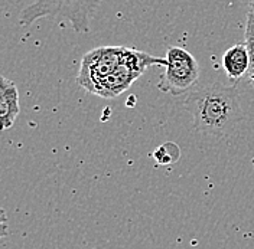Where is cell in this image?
<instances>
[{"mask_svg":"<svg viewBox=\"0 0 254 249\" xmlns=\"http://www.w3.org/2000/svg\"><path fill=\"white\" fill-rule=\"evenodd\" d=\"M184 105L193 118V127L206 136H230L244 120L234 85L214 82L196 87L187 94Z\"/></svg>","mask_w":254,"mask_h":249,"instance_id":"cell-1","label":"cell"},{"mask_svg":"<svg viewBox=\"0 0 254 249\" xmlns=\"http://www.w3.org/2000/svg\"><path fill=\"white\" fill-rule=\"evenodd\" d=\"M101 0H25L19 13V25L29 26L42 17L66 19L74 31L87 33Z\"/></svg>","mask_w":254,"mask_h":249,"instance_id":"cell-2","label":"cell"},{"mask_svg":"<svg viewBox=\"0 0 254 249\" xmlns=\"http://www.w3.org/2000/svg\"><path fill=\"white\" fill-rule=\"evenodd\" d=\"M125 49L123 47H101L90 50L81 61L77 78L79 87L98 95L106 81L119 68Z\"/></svg>","mask_w":254,"mask_h":249,"instance_id":"cell-3","label":"cell"},{"mask_svg":"<svg viewBox=\"0 0 254 249\" xmlns=\"http://www.w3.org/2000/svg\"><path fill=\"white\" fill-rule=\"evenodd\" d=\"M166 71L159 82V90L172 95L190 93L199 78V65L187 49L172 47L166 52Z\"/></svg>","mask_w":254,"mask_h":249,"instance_id":"cell-4","label":"cell"},{"mask_svg":"<svg viewBox=\"0 0 254 249\" xmlns=\"http://www.w3.org/2000/svg\"><path fill=\"white\" fill-rule=\"evenodd\" d=\"M19 112L20 104L16 84L0 75V131L12 128Z\"/></svg>","mask_w":254,"mask_h":249,"instance_id":"cell-5","label":"cell"},{"mask_svg":"<svg viewBox=\"0 0 254 249\" xmlns=\"http://www.w3.org/2000/svg\"><path fill=\"white\" fill-rule=\"evenodd\" d=\"M222 68L228 78L240 79L250 68V56L246 44H237L225 50L222 55Z\"/></svg>","mask_w":254,"mask_h":249,"instance_id":"cell-6","label":"cell"},{"mask_svg":"<svg viewBox=\"0 0 254 249\" xmlns=\"http://www.w3.org/2000/svg\"><path fill=\"white\" fill-rule=\"evenodd\" d=\"M181 157V149L175 143H165L158 147L153 153V158L156 160L159 166H171L176 163Z\"/></svg>","mask_w":254,"mask_h":249,"instance_id":"cell-7","label":"cell"},{"mask_svg":"<svg viewBox=\"0 0 254 249\" xmlns=\"http://www.w3.org/2000/svg\"><path fill=\"white\" fill-rule=\"evenodd\" d=\"M246 47L249 50V56H250V68H249V75L250 81L254 85V15L249 12L247 15V26H246Z\"/></svg>","mask_w":254,"mask_h":249,"instance_id":"cell-8","label":"cell"},{"mask_svg":"<svg viewBox=\"0 0 254 249\" xmlns=\"http://www.w3.org/2000/svg\"><path fill=\"white\" fill-rule=\"evenodd\" d=\"M9 235V228H7V215L4 209L0 207V241Z\"/></svg>","mask_w":254,"mask_h":249,"instance_id":"cell-9","label":"cell"},{"mask_svg":"<svg viewBox=\"0 0 254 249\" xmlns=\"http://www.w3.org/2000/svg\"><path fill=\"white\" fill-rule=\"evenodd\" d=\"M249 12L254 15V0H252V1H250V10H249Z\"/></svg>","mask_w":254,"mask_h":249,"instance_id":"cell-10","label":"cell"},{"mask_svg":"<svg viewBox=\"0 0 254 249\" xmlns=\"http://www.w3.org/2000/svg\"><path fill=\"white\" fill-rule=\"evenodd\" d=\"M253 164H254V158H253Z\"/></svg>","mask_w":254,"mask_h":249,"instance_id":"cell-11","label":"cell"}]
</instances>
